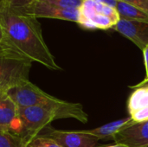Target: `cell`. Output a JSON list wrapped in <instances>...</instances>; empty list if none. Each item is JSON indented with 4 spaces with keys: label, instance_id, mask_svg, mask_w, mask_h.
<instances>
[{
    "label": "cell",
    "instance_id": "cell-1",
    "mask_svg": "<svg viewBox=\"0 0 148 147\" xmlns=\"http://www.w3.org/2000/svg\"><path fill=\"white\" fill-rule=\"evenodd\" d=\"M0 24L7 42L21 55L50 70H62L43 39L36 18L0 6Z\"/></svg>",
    "mask_w": 148,
    "mask_h": 147
},
{
    "label": "cell",
    "instance_id": "cell-2",
    "mask_svg": "<svg viewBox=\"0 0 148 147\" xmlns=\"http://www.w3.org/2000/svg\"><path fill=\"white\" fill-rule=\"evenodd\" d=\"M61 119H75L82 123L88 121V116L80 103L64 101L56 107H18L17 122L14 134L20 137L27 146L52 121Z\"/></svg>",
    "mask_w": 148,
    "mask_h": 147
},
{
    "label": "cell",
    "instance_id": "cell-3",
    "mask_svg": "<svg viewBox=\"0 0 148 147\" xmlns=\"http://www.w3.org/2000/svg\"><path fill=\"white\" fill-rule=\"evenodd\" d=\"M80 10L81 27L88 29H112L120 20L116 9L97 0H84Z\"/></svg>",
    "mask_w": 148,
    "mask_h": 147
},
{
    "label": "cell",
    "instance_id": "cell-4",
    "mask_svg": "<svg viewBox=\"0 0 148 147\" xmlns=\"http://www.w3.org/2000/svg\"><path fill=\"white\" fill-rule=\"evenodd\" d=\"M32 61L21 55L0 56V91L10 89L29 80Z\"/></svg>",
    "mask_w": 148,
    "mask_h": 147
},
{
    "label": "cell",
    "instance_id": "cell-5",
    "mask_svg": "<svg viewBox=\"0 0 148 147\" xmlns=\"http://www.w3.org/2000/svg\"><path fill=\"white\" fill-rule=\"evenodd\" d=\"M6 94L14 101L17 107L34 106L56 107L64 101L49 95L29 81L10 89Z\"/></svg>",
    "mask_w": 148,
    "mask_h": 147
},
{
    "label": "cell",
    "instance_id": "cell-6",
    "mask_svg": "<svg viewBox=\"0 0 148 147\" xmlns=\"http://www.w3.org/2000/svg\"><path fill=\"white\" fill-rule=\"evenodd\" d=\"M11 10V9H10ZM19 14L29 16L35 18H52L70 21L79 23L80 22V10L77 9H65L49 3L34 1L29 5L18 10H12Z\"/></svg>",
    "mask_w": 148,
    "mask_h": 147
},
{
    "label": "cell",
    "instance_id": "cell-7",
    "mask_svg": "<svg viewBox=\"0 0 148 147\" xmlns=\"http://www.w3.org/2000/svg\"><path fill=\"white\" fill-rule=\"evenodd\" d=\"M41 136L51 139L62 147H102L99 146V139L85 131H62L47 126Z\"/></svg>",
    "mask_w": 148,
    "mask_h": 147
},
{
    "label": "cell",
    "instance_id": "cell-8",
    "mask_svg": "<svg viewBox=\"0 0 148 147\" xmlns=\"http://www.w3.org/2000/svg\"><path fill=\"white\" fill-rule=\"evenodd\" d=\"M112 29L132 41L141 50L148 45V23L120 19Z\"/></svg>",
    "mask_w": 148,
    "mask_h": 147
},
{
    "label": "cell",
    "instance_id": "cell-9",
    "mask_svg": "<svg viewBox=\"0 0 148 147\" xmlns=\"http://www.w3.org/2000/svg\"><path fill=\"white\" fill-rule=\"evenodd\" d=\"M114 141L128 147L148 146V120L134 123L122 130L116 135Z\"/></svg>",
    "mask_w": 148,
    "mask_h": 147
},
{
    "label": "cell",
    "instance_id": "cell-10",
    "mask_svg": "<svg viewBox=\"0 0 148 147\" xmlns=\"http://www.w3.org/2000/svg\"><path fill=\"white\" fill-rule=\"evenodd\" d=\"M18 107L5 92L0 91V130L14 134Z\"/></svg>",
    "mask_w": 148,
    "mask_h": 147
},
{
    "label": "cell",
    "instance_id": "cell-11",
    "mask_svg": "<svg viewBox=\"0 0 148 147\" xmlns=\"http://www.w3.org/2000/svg\"><path fill=\"white\" fill-rule=\"evenodd\" d=\"M135 122L132 120L131 117L118 120L108 124H105L101 126L96 127L91 130H86V132L91 135H94L99 139H105V140H114L116 135L121 132L122 130L126 129L127 127L132 126Z\"/></svg>",
    "mask_w": 148,
    "mask_h": 147
},
{
    "label": "cell",
    "instance_id": "cell-12",
    "mask_svg": "<svg viewBox=\"0 0 148 147\" xmlns=\"http://www.w3.org/2000/svg\"><path fill=\"white\" fill-rule=\"evenodd\" d=\"M115 9L120 19L148 23V13L138 7L118 0Z\"/></svg>",
    "mask_w": 148,
    "mask_h": 147
},
{
    "label": "cell",
    "instance_id": "cell-13",
    "mask_svg": "<svg viewBox=\"0 0 148 147\" xmlns=\"http://www.w3.org/2000/svg\"><path fill=\"white\" fill-rule=\"evenodd\" d=\"M148 107V86L134 88L127 101V110L131 115L134 112Z\"/></svg>",
    "mask_w": 148,
    "mask_h": 147
},
{
    "label": "cell",
    "instance_id": "cell-14",
    "mask_svg": "<svg viewBox=\"0 0 148 147\" xmlns=\"http://www.w3.org/2000/svg\"><path fill=\"white\" fill-rule=\"evenodd\" d=\"M0 147H27L20 137L0 130Z\"/></svg>",
    "mask_w": 148,
    "mask_h": 147
},
{
    "label": "cell",
    "instance_id": "cell-15",
    "mask_svg": "<svg viewBox=\"0 0 148 147\" xmlns=\"http://www.w3.org/2000/svg\"><path fill=\"white\" fill-rule=\"evenodd\" d=\"M36 1L65 8V9H77V10H79L82 7L84 2V0H36Z\"/></svg>",
    "mask_w": 148,
    "mask_h": 147
},
{
    "label": "cell",
    "instance_id": "cell-16",
    "mask_svg": "<svg viewBox=\"0 0 148 147\" xmlns=\"http://www.w3.org/2000/svg\"><path fill=\"white\" fill-rule=\"evenodd\" d=\"M27 147H62L57 144L55 140L38 135L36 137L28 146Z\"/></svg>",
    "mask_w": 148,
    "mask_h": 147
},
{
    "label": "cell",
    "instance_id": "cell-17",
    "mask_svg": "<svg viewBox=\"0 0 148 147\" xmlns=\"http://www.w3.org/2000/svg\"><path fill=\"white\" fill-rule=\"evenodd\" d=\"M34 1L36 0H3V3L1 6L11 10H18L29 5Z\"/></svg>",
    "mask_w": 148,
    "mask_h": 147
},
{
    "label": "cell",
    "instance_id": "cell-18",
    "mask_svg": "<svg viewBox=\"0 0 148 147\" xmlns=\"http://www.w3.org/2000/svg\"><path fill=\"white\" fill-rule=\"evenodd\" d=\"M132 120L135 123H140L148 120V107L138 110L130 115Z\"/></svg>",
    "mask_w": 148,
    "mask_h": 147
},
{
    "label": "cell",
    "instance_id": "cell-19",
    "mask_svg": "<svg viewBox=\"0 0 148 147\" xmlns=\"http://www.w3.org/2000/svg\"><path fill=\"white\" fill-rule=\"evenodd\" d=\"M10 55H21L11 45L5 42H0V56Z\"/></svg>",
    "mask_w": 148,
    "mask_h": 147
},
{
    "label": "cell",
    "instance_id": "cell-20",
    "mask_svg": "<svg viewBox=\"0 0 148 147\" xmlns=\"http://www.w3.org/2000/svg\"><path fill=\"white\" fill-rule=\"evenodd\" d=\"M120 1L138 7L148 13V0H120Z\"/></svg>",
    "mask_w": 148,
    "mask_h": 147
},
{
    "label": "cell",
    "instance_id": "cell-21",
    "mask_svg": "<svg viewBox=\"0 0 148 147\" xmlns=\"http://www.w3.org/2000/svg\"><path fill=\"white\" fill-rule=\"evenodd\" d=\"M142 51H143V55H144L145 67H146V72H147V77H146V79H148V45Z\"/></svg>",
    "mask_w": 148,
    "mask_h": 147
},
{
    "label": "cell",
    "instance_id": "cell-22",
    "mask_svg": "<svg viewBox=\"0 0 148 147\" xmlns=\"http://www.w3.org/2000/svg\"><path fill=\"white\" fill-rule=\"evenodd\" d=\"M97 1H99L106 5H108L112 8H114V9L116 8V4L118 2V0H97Z\"/></svg>",
    "mask_w": 148,
    "mask_h": 147
},
{
    "label": "cell",
    "instance_id": "cell-23",
    "mask_svg": "<svg viewBox=\"0 0 148 147\" xmlns=\"http://www.w3.org/2000/svg\"><path fill=\"white\" fill-rule=\"evenodd\" d=\"M0 42L8 43V42H7V40H6L5 33H4V31H3V27L1 26V24H0Z\"/></svg>",
    "mask_w": 148,
    "mask_h": 147
},
{
    "label": "cell",
    "instance_id": "cell-24",
    "mask_svg": "<svg viewBox=\"0 0 148 147\" xmlns=\"http://www.w3.org/2000/svg\"><path fill=\"white\" fill-rule=\"evenodd\" d=\"M145 86H148V79H145L144 81H142L141 82H140L139 84L135 85V86H133V87H130V88H140V87H145Z\"/></svg>",
    "mask_w": 148,
    "mask_h": 147
},
{
    "label": "cell",
    "instance_id": "cell-25",
    "mask_svg": "<svg viewBox=\"0 0 148 147\" xmlns=\"http://www.w3.org/2000/svg\"><path fill=\"white\" fill-rule=\"evenodd\" d=\"M102 147H128L123 144H114V145H112V146H103Z\"/></svg>",
    "mask_w": 148,
    "mask_h": 147
},
{
    "label": "cell",
    "instance_id": "cell-26",
    "mask_svg": "<svg viewBox=\"0 0 148 147\" xmlns=\"http://www.w3.org/2000/svg\"><path fill=\"white\" fill-rule=\"evenodd\" d=\"M3 0H0V6L3 4Z\"/></svg>",
    "mask_w": 148,
    "mask_h": 147
},
{
    "label": "cell",
    "instance_id": "cell-27",
    "mask_svg": "<svg viewBox=\"0 0 148 147\" xmlns=\"http://www.w3.org/2000/svg\"><path fill=\"white\" fill-rule=\"evenodd\" d=\"M147 147H148V146H147Z\"/></svg>",
    "mask_w": 148,
    "mask_h": 147
}]
</instances>
